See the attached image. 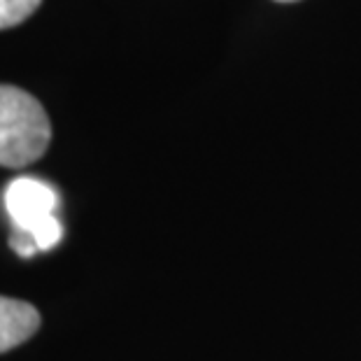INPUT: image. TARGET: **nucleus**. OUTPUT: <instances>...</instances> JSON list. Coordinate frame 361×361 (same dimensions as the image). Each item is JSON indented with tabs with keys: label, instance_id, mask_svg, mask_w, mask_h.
<instances>
[{
	"label": "nucleus",
	"instance_id": "f257e3e1",
	"mask_svg": "<svg viewBox=\"0 0 361 361\" xmlns=\"http://www.w3.org/2000/svg\"><path fill=\"white\" fill-rule=\"evenodd\" d=\"M51 124L42 103L14 84H0V166L24 168L49 147Z\"/></svg>",
	"mask_w": 361,
	"mask_h": 361
},
{
	"label": "nucleus",
	"instance_id": "39448f33",
	"mask_svg": "<svg viewBox=\"0 0 361 361\" xmlns=\"http://www.w3.org/2000/svg\"><path fill=\"white\" fill-rule=\"evenodd\" d=\"M10 245H12V250L24 259L33 257L37 252V245H35L33 238H30L26 231H17V228H14L12 235H10Z\"/></svg>",
	"mask_w": 361,
	"mask_h": 361
},
{
	"label": "nucleus",
	"instance_id": "423d86ee",
	"mask_svg": "<svg viewBox=\"0 0 361 361\" xmlns=\"http://www.w3.org/2000/svg\"><path fill=\"white\" fill-rule=\"evenodd\" d=\"M278 3H294V0H278Z\"/></svg>",
	"mask_w": 361,
	"mask_h": 361
},
{
	"label": "nucleus",
	"instance_id": "f03ea898",
	"mask_svg": "<svg viewBox=\"0 0 361 361\" xmlns=\"http://www.w3.org/2000/svg\"><path fill=\"white\" fill-rule=\"evenodd\" d=\"M59 191L37 178H17L5 189V210L17 231L33 233L59 210Z\"/></svg>",
	"mask_w": 361,
	"mask_h": 361
},
{
	"label": "nucleus",
	"instance_id": "20e7f679",
	"mask_svg": "<svg viewBox=\"0 0 361 361\" xmlns=\"http://www.w3.org/2000/svg\"><path fill=\"white\" fill-rule=\"evenodd\" d=\"M40 5L42 0H0V30L24 24Z\"/></svg>",
	"mask_w": 361,
	"mask_h": 361
},
{
	"label": "nucleus",
	"instance_id": "7ed1b4c3",
	"mask_svg": "<svg viewBox=\"0 0 361 361\" xmlns=\"http://www.w3.org/2000/svg\"><path fill=\"white\" fill-rule=\"evenodd\" d=\"M40 322L35 305L0 296V355L33 338L40 329Z\"/></svg>",
	"mask_w": 361,
	"mask_h": 361
}]
</instances>
